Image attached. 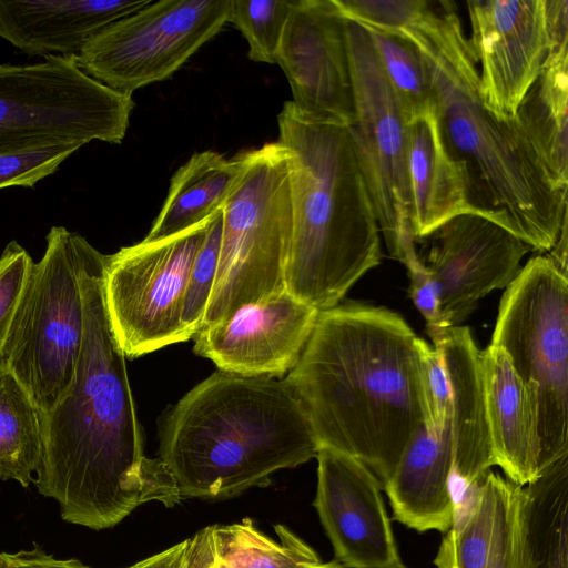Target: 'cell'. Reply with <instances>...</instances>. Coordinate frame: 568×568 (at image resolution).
I'll list each match as a JSON object with an SVG mask.
<instances>
[{
    "instance_id": "obj_1",
    "label": "cell",
    "mask_w": 568,
    "mask_h": 568,
    "mask_svg": "<svg viewBox=\"0 0 568 568\" xmlns=\"http://www.w3.org/2000/svg\"><path fill=\"white\" fill-rule=\"evenodd\" d=\"M103 262L81 236L82 345L69 390L41 413L33 479L64 521L94 530L115 526L145 503L174 507L183 500L164 464L144 455L125 355L105 310Z\"/></svg>"
},
{
    "instance_id": "obj_2",
    "label": "cell",
    "mask_w": 568,
    "mask_h": 568,
    "mask_svg": "<svg viewBox=\"0 0 568 568\" xmlns=\"http://www.w3.org/2000/svg\"><path fill=\"white\" fill-rule=\"evenodd\" d=\"M418 339L387 308L337 305L320 312L285 377L306 410L318 449L361 462L382 485L425 426Z\"/></svg>"
},
{
    "instance_id": "obj_3",
    "label": "cell",
    "mask_w": 568,
    "mask_h": 568,
    "mask_svg": "<svg viewBox=\"0 0 568 568\" xmlns=\"http://www.w3.org/2000/svg\"><path fill=\"white\" fill-rule=\"evenodd\" d=\"M428 72L449 152L467 165L471 191L498 223L539 252L550 251L567 220V190L551 180L516 119L491 113L479 94L476 61L452 1H432L403 31Z\"/></svg>"
},
{
    "instance_id": "obj_4",
    "label": "cell",
    "mask_w": 568,
    "mask_h": 568,
    "mask_svg": "<svg viewBox=\"0 0 568 568\" xmlns=\"http://www.w3.org/2000/svg\"><path fill=\"white\" fill-rule=\"evenodd\" d=\"M308 416L288 382L216 372L168 415L159 459L181 497L222 499L266 487L316 457Z\"/></svg>"
},
{
    "instance_id": "obj_5",
    "label": "cell",
    "mask_w": 568,
    "mask_h": 568,
    "mask_svg": "<svg viewBox=\"0 0 568 568\" xmlns=\"http://www.w3.org/2000/svg\"><path fill=\"white\" fill-rule=\"evenodd\" d=\"M277 123L293 215L285 286L322 312L381 263V231L348 126L307 115L292 101Z\"/></svg>"
},
{
    "instance_id": "obj_6",
    "label": "cell",
    "mask_w": 568,
    "mask_h": 568,
    "mask_svg": "<svg viewBox=\"0 0 568 568\" xmlns=\"http://www.w3.org/2000/svg\"><path fill=\"white\" fill-rule=\"evenodd\" d=\"M223 206L216 277L200 327L286 291L293 215L286 154L278 142L245 151Z\"/></svg>"
},
{
    "instance_id": "obj_7",
    "label": "cell",
    "mask_w": 568,
    "mask_h": 568,
    "mask_svg": "<svg viewBox=\"0 0 568 568\" xmlns=\"http://www.w3.org/2000/svg\"><path fill=\"white\" fill-rule=\"evenodd\" d=\"M506 288L490 345L535 397L542 473L568 454V277L538 255Z\"/></svg>"
},
{
    "instance_id": "obj_8",
    "label": "cell",
    "mask_w": 568,
    "mask_h": 568,
    "mask_svg": "<svg viewBox=\"0 0 568 568\" xmlns=\"http://www.w3.org/2000/svg\"><path fill=\"white\" fill-rule=\"evenodd\" d=\"M134 108L80 69L74 55L0 64V154L94 140L121 143Z\"/></svg>"
},
{
    "instance_id": "obj_9",
    "label": "cell",
    "mask_w": 568,
    "mask_h": 568,
    "mask_svg": "<svg viewBox=\"0 0 568 568\" xmlns=\"http://www.w3.org/2000/svg\"><path fill=\"white\" fill-rule=\"evenodd\" d=\"M80 239L64 226L50 229L4 348L3 362L41 413L64 396L75 375L84 328Z\"/></svg>"
},
{
    "instance_id": "obj_10",
    "label": "cell",
    "mask_w": 568,
    "mask_h": 568,
    "mask_svg": "<svg viewBox=\"0 0 568 568\" xmlns=\"http://www.w3.org/2000/svg\"><path fill=\"white\" fill-rule=\"evenodd\" d=\"M347 42L354 92L348 130L387 251L406 266L419 258L410 220L407 122L365 28L348 20Z\"/></svg>"
},
{
    "instance_id": "obj_11",
    "label": "cell",
    "mask_w": 568,
    "mask_h": 568,
    "mask_svg": "<svg viewBox=\"0 0 568 568\" xmlns=\"http://www.w3.org/2000/svg\"><path fill=\"white\" fill-rule=\"evenodd\" d=\"M210 219L174 236L104 255L105 310L125 357L192 338L182 323L183 301Z\"/></svg>"
},
{
    "instance_id": "obj_12",
    "label": "cell",
    "mask_w": 568,
    "mask_h": 568,
    "mask_svg": "<svg viewBox=\"0 0 568 568\" xmlns=\"http://www.w3.org/2000/svg\"><path fill=\"white\" fill-rule=\"evenodd\" d=\"M232 0H159L104 28L75 54L80 69L132 94L175 73L229 22Z\"/></svg>"
},
{
    "instance_id": "obj_13",
    "label": "cell",
    "mask_w": 568,
    "mask_h": 568,
    "mask_svg": "<svg viewBox=\"0 0 568 568\" xmlns=\"http://www.w3.org/2000/svg\"><path fill=\"white\" fill-rule=\"evenodd\" d=\"M347 23L334 0H293L275 61L301 112L348 126L354 92Z\"/></svg>"
},
{
    "instance_id": "obj_14",
    "label": "cell",
    "mask_w": 568,
    "mask_h": 568,
    "mask_svg": "<svg viewBox=\"0 0 568 568\" xmlns=\"http://www.w3.org/2000/svg\"><path fill=\"white\" fill-rule=\"evenodd\" d=\"M428 237L426 261L438 293L446 327L457 326L495 288H505L520 272L530 246L488 215L465 213L439 226Z\"/></svg>"
},
{
    "instance_id": "obj_15",
    "label": "cell",
    "mask_w": 568,
    "mask_h": 568,
    "mask_svg": "<svg viewBox=\"0 0 568 568\" xmlns=\"http://www.w3.org/2000/svg\"><path fill=\"white\" fill-rule=\"evenodd\" d=\"M466 8L481 101L499 119H514L547 59L544 0H476Z\"/></svg>"
},
{
    "instance_id": "obj_16",
    "label": "cell",
    "mask_w": 568,
    "mask_h": 568,
    "mask_svg": "<svg viewBox=\"0 0 568 568\" xmlns=\"http://www.w3.org/2000/svg\"><path fill=\"white\" fill-rule=\"evenodd\" d=\"M313 505L333 546L334 560L348 568L403 566L383 485L361 462L321 447Z\"/></svg>"
},
{
    "instance_id": "obj_17",
    "label": "cell",
    "mask_w": 568,
    "mask_h": 568,
    "mask_svg": "<svg viewBox=\"0 0 568 568\" xmlns=\"http://www.w3.org/2000/svg\"><path fill=\"white\" fill-rule=\"evenodd\" d=\"M318 314L285 291L199 329L193 349L224 373L278 377L297 364Z\"/></svg>"
},
{
    "instance_id": "obj_18",
    "label": "cell",
    "mask_w": 568,
    "mask_h": 568,
    "mask_svg": "<svg viewBox=\"0 0 568 568\" xmlns=\"http://www.w3.org/2000/svg\"><path fill=\"white\" fill-rule=\"evenodd\" d=\"M527 504L525 486L489 470L456 506L436 568H528Z\"/></svg>"
},
{
    "instance_id": "obj_19",
    "label": "cell",
    "mask_w": 568,
    "mask_h": 568,
    "mask_svg": "<svg viewBox=\"0 0 568 568\" xmlns=\"http://www.w3.org/2000/svg\"><path fill=\"white\" fill-rule=\"evenodd\" d=\"M434 347L442 355L449 386L455 456L452 497L456 506L465 491L496 466L487 422L481 352L469 328L462 325L444 328Z\"/></svg>"
},
{
    "instance_id": "obj_20",
    "label": "cell",
    "mask_w": 568,
    "mask_h": 568,
    "mask_svg": "<svg viewBox=\"0 0 568 568\" xmlns=\"http://www.w3.org/2000/svg\"><path fill=\"white\" fill-rule=\"evenodd\" d=\"M276 539L251 518L207 526L194 536L126 568H313L318 554L288 527L274 526Z\"/></svg>"
},
{
    "instance_id": "obj_21",
    "label": "cell",
    "mask_w": 568,
    "mask_h": 568,
    "mask_svg": "<svg viewBox=\"0 0 568 568\" xmlns=\"http://www.w3.org/2000/svg\"><path fill=\"white\" fill-rule=\"evenodd\" d=\"M152 0H0V38L36 55H75Z\"/></svg>"
},
{
    "instance_id": "obj_22",
    "label": "cell",
    "mask_w": 568,
    "mask_h": 568,
    "mask_svg": "<svg viewBox=\"0 0 568 568\" xmlns=\"http://www.w3.org/2000/svg\"><path fill=\"white\" fill-rule=\"evenodd\" d=\"M407 166L416 241L465 213L488 215L497 222L493 213L474 204L467 165L446 146L436 112L407 123Z\"/></svg>"
},
{
    "instance_id": "obj_23",
    "label": "cell",
    "mask_w": 568,
    "mask_h": 568,
    "mask_svg": "<svg viewBox=\"0 0 568 568\" xmlns=\"http://www.w3.org/2000/svg\"><path fill=\"white\" fill-rule=\"evenodd\" d=\"M454 446L449 420L442 432L420 427L383 485L394 519L418 532H446L453 524Z\"/></svg>"
},
{
    "instance_id": "obj_24",
    "label": "cell",
    "mask_w": 568,
    "mask_h": 568,
    "mask_svg": "<svg viewBox=\"0 0 568 568\" xmlns=\"http://www.w3.org/2000/svg\"><path fill=\"white\" fill-rule=\"evenodd\" d=\"M481 366L496 465L506 478L526 486L541 475L535 397L500 348L489 345L483 351Z\"/></svg>"
},
{
    "instance_id": "obj_25",
    "label": "cell",
    "mask_w": 568,
    "mask_h": 568,
    "mask_svg": "<svg viewBox=\"0 0 568 568\" xmlns=\"http://www.w3.org/2000/svg\"><path fill=\"white\" fill-rule=\"evenodd\" d=\"M245 162L214 151L194 153L171 178L168 196L144 242L174 236L223 210Z\"/></svg>"
},
{
    "instance_id": "obj_26",
    "label": "cell",
    "mask_w": 568,
    "mask_h": 568,
    "mask_svg": "<svg viewBox=\"0 0 568 568\" xmlns=\"http://www.w3.org/2000/svg\"><path fill=\"white\" fill-rule=\"evenodd\" d=\"M568 59L544 67L515 119L557 186H568Z\"/></svg>"
},
{
    "instance_id": "obj_27",
    "label": "cell",
    "mask_w": 568,
    "mask_h": 568,
    "mask_svg": "<svg viewBox=\"0 0 568 568\" xmlns=\"http://www.w3.org/2000/svg\"><path fill=\"white\" fill-rule=\"evenodd\" d=\"M41 449V412L0 359V479L33 483Z\"/></svg>"
},
{
    "instance_id": "obj_28",
    "label": "cell",
    "mask_w": 568,
    "mask_h": 568,
    "mask_svg": "<svg viewBox=\"0 0 568 568\" xmlns=\"http://www.w3.org/2000/svg\"><path fill=\"white\" fill-rule=\"evenodd\" d=\"M364 28L406 122L436 112L434 89L417 47L402 34Z\"/></svg>"
},
{
    "instance_id": "obj_29",
    "label": "cell",
    "mask_w": 568,
    "mask_h": 568,
    "mask_svg": "<svg viewBox=\"0 0 568 568\" xmlns=\"http://www.w3.org/2000/svg\"><path fill=\"white\" fill-rule=\"evenodd\" d=\"M293 0H232L229 22L248 43L254 62L276 63V52Z\"/></svg>"
},
{
    "instance_id": "obj_30",
    "label": "cell",
    "mask_w": 568,
    "mask_h": 568,
    "mask_svg": "<svg viewBox=\"0 0 568 568\" xmlns=\"http://www.w3.org/2000/svg\"><path fill=\"white\" fill-rule=\"evenodd\" d=\"M223 225V210L209 221L206 235L194 258L182 308V323L192 338L200 329L214 286Z\"/></svg>"
},
{
    "instance_id": "obj_31",
    "label": "cell",
    "mask_w": 568,
    "mask_h": 568,
    "mask_svg": "<svg viewBox=\"0 0 568 568\" xmlns=\"http://www.w3.org/2000/svg\"><path fill=\"white\" fill-rule=\"evenodd\" d=\"M81 146L80 143L53 144L0 154V189L33 187Z\"/></svg>"
},
{
    "instance_id": "obj_32",
    "label": "cell",
    "mask_w": 568,
    "mask_h": 568,
    "mask_svg": "<svg viewBox=\"0 0 568 568\" xmlns=\"http://www.w3.org/2000/svg\"><path fill=\"white\" fill-rule=\"evenodd\" d=\"M33 265L30 254L17 241L9 242L0 255V359Z\"/></svg>"
},
{
    "instance_id": "obj_33",
    "label": "cell",
    "mask_w": 568,
    "mask_h": 568,
    "mask_svg": "<svg viewBox=\"0 0 568 568\" xmlns=\"http://www.w3.org/2000/svg\"><path fill=\"white\" fill-rule=\"evenodd\" d=\"M420 387L425 428L429 434L442 432L450 418V396L446 371L439 351L418 339Z\"/></svg>"
},
{
    "instance_id": "obj_34",
    "label": "cell",
    "mask_w": 568,
    "mask_h": 568,
    "mask_svg": "<svg viewBox=\"0 0 568 568\" xmlns=\"http://www.w3.org/2000/svg\"><path fill=\"white\" fill-rule=\"evenodd\" d=\"M548 54L545 65L568 59V0H544Z\"/></svg>"
},
{
    "instance_id": "obj_35",
    "label": "cell",
    "mask_w": 568,
    "mask_h": 568,
    "mask_svg": "<svg viewBox=\"0 0 568 568\" xmlns=\"http://www.w3.org/2000/svg\"><path fill=\"white\" fill-rule=\"evenodd\" d=\"M1 568H91L78 559H60L34 546L29 550L0 552Z\"/></svg>"
},
{
    "instance_id": "obj_36",
    "label": "cell",
    "mask_w": 568,
    "mask_h": 568,
    "mask_svg": "<svg viewBox=\"0 0 568 568\" xmlns=\"http://www.w3.org/2000/svg\"><path fill=\"white\" fill-rule=\"evenodd\" d=\"M548 257L557 270L567 276V220L564 222L559 237Z\"/></svg>"
},
{
    "instance_id": "obj_37",
    "label": "cell",
    "mask_w": 568,
    "mask_h": 568,
    "mask_svg": "<svg viewBox=\"0 0 568 568\" xmlns=\"http://www.w3.org/2000/svg\"><path fill=\"white\" fill-rule=\"evenodd\" d=\"M313 568H348V567H345V566L341 565L339 562L332 560L329 562L321 561L318 565L314 566ZM398 568H406V567L403 565Z\"/></svg>"
},
{
    "instance_id": "obj_38",
    "label": "cell",
    "mask_w": 568,
    "mask_h": 568,
    "mask_svg": "<svg viewBox=\"0 0 568 568\" xmlns=\"http://www.w3.org/2000/svg\"><path fill=\"white\" fill-rule=\"evenodd\" d=\"M0 568H1V566H0Z\"/></svg>"
}]
</instances>
